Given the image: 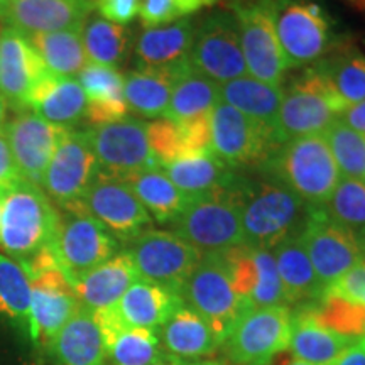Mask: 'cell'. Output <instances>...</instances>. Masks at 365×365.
<instances>
[{"label": "cell", "instance_id": "obj_1", "mask_svg": "<svg viewBox=\"0 0 365 365\" xmlns=\"http://www.w3.org/2000/svg\"><path fill=\"white\" fill-rule=\"evenodd\" d=\"M240 218L245 244L272 250L281 242L299 237L313 207L274 180H240Z\"/></svg>", "mask_w": 365, "mask_h": 365}, {"label": "cell", "instance_id": "obj_2", "mask_svg": "<svg viewBox=\"0 0 365 365\" xmlns=\"http://www.w3.org/2000/svg\"><path fill=\"white\" fill-rule=\"evenodd\" d=\"M261 170L309 207L325 205L340 181V170L323 134L281 144Z\"/></svg>", "mask_w": 365, "mask_h": 365}, {"label": "cell", "instance_id": "obj_3", "mask_svg": "<svg viewBox=\"0 0 365 365\" xmlns=\"http://www.w3.org/2000/svg\"><path fill=\"white\" fill-rule=\"evenodd\" d=\"M59 210L41 186L21 180L4 196L0 250L24 264L51 247Z\"/></svg>", "mask_w": 365, "mask_h": 365}, {"label": "cell", "instance_id": "obj_4", "mask_svg": "<svg viewBox=\"0 0 365 365\" xmlns=\"http://www.w3.org/2000/svg\"><path fill=\"white\" fill-rule=\"evenodd\" d=\"M240 180L232 188L190 198L181 215L171 223L173 232L202 255L223 254L245 244L240 218Z\"/></svg>", "mask_w": 365, "mask_h": 365}, {"label": "cell", "instance_id": "obj_5", "mask_svg": "<svg viewBox=\"0 0 365 365\" xmlns=\"http://www.w3.org/2000/svg\"><path fill=\"white\" fill-rule=\"evenodd\" d=\"M345 108H349L346 103L336 95L325 76L314 66H308L303 75L287 86L274 134L279 144L296 137L319 134L325 132Z\"/></svg>", "mask_w": 365, "mask_h": 365}, {"label": "cell", "instance_id": "obj_6", "mask_svg": "<svg viewBox=\"0 0 365 365\" xmlns=\"http://www.w3.org/2000/svg\"><path fill=\"white\" fill-rule=\"evenodd\" d=\"M49 250L73 286L91 269L113 257L120 250V244L80 203L59 210L58 227Z\"/></svg>", "mask_w": 365, "mask_h": 365}, {"label": "cell", "instance_id": "obj_7", "mask_svg": "<svg viewBox=\"0 0 365 365\" xmlns=\"http://www.w3.org/2000/svg\"><path fill=\"white\" fill-rule=\"evenodd\" d=\"M274 29L286 68H304L331 51L328 16L312 0H271Z\"/></svg>", "mask_w": 365, "mask_h": 365}, {"label": "cell", "instance_id": "obj_8", "mask_svg": "<svg viewBox=\"0 0 365 365\" xmlns=\"http://www.w3.org/2000/svg\"><path fill=\"white\" fill-rule=\"evenodd\" d=\"M31 279L29 336L36 344L49 340L80 308L75 287L58 267L51 250L46 249L22 264Z\"/></svg>", "mask_w": 365, "mask_h": 365}, {"label": "cell", "instance_id": "obj_9", "mask_svg": "<svg viewBox=\"0 0 365 365\" xmlns=\"http://www.w3.org/2000/svg\"><path fill=\"white\" fill-rule=\"evenodd\" d=\"M289 307L250 308L240 314L223 341V354L234 365H271L289 350Z\"/></svg>", "mask_w": 365, "mask_h": 365}, {"label": "cell", "instance_id": "obj_10", "mask_svg": "<svg viewBox=\"0 0 365 365\" xmlns=\"http://www.w3.org/2000/svg\"><path fill=\"white\" fill-rule=\"evenodd\" d=\"M182 303L202 317L225 341L232 327L245 312L235 294L222 254L202 255L181 291Z\"/></svg>", "mask_w": 365, "mask_h": 365}, {"label": "cell", "instance_id": "obj_11", "mask_svg": "<svg viewBox=\"0 0 365 365\" xmlns=\"http://www.w3.org/2000/svg\"><path fill=\"white\" fill-rule=\"evenodd\" d=\"M274 129L220 102L212 110V148L228 168H262L279 148Z\"/></svg>", "mask_w": 365, "mask_h": 365}, {"label": "cell", "instance_id": "obj_12", "mask_svg": "<svg viewBox=\"0 0 365 365\" xmlns=\"http://www.w3.org/2000/svg\"><path fill=\"white\" fill-rule=\"evenodd\" d=\"M139 279L180 293L202 254L173 230L149 228L129 244ZM181 296V294H180Z\"/></svg>", "mask_w": 365, "mask_h": 365}, {"label": "cell", "instance_id": "obj_13", "mask_svg": "<svg viewBox=\"0 0 365 365\" xmlns=\"http://www.w3.org/2000/svg\"><path fill=\"white\" fill-rule=\"evenodd\" d=\"M190 63L196 71L218 85L245 76L247 66L242 54L235 14L213 12L196 26Z\"/></svg>", "mask_w": 365, "mask_h": 365}, {"label": "cell", "instance_id": "obj_14", "mask_svg": "<svg viewBox=\"0 0 365 365\" xmlns=\"http://www.w3.org/2000/svg\"><path fill=\"white\" fill-rule=\"evenodd\" d=\"M81 208L97 220L118 244L129 245L153 228V217L120 178L98 171L81 198Z\"/></svg>", "mask_w": 365, "mask_h": 365}, {"label": "cell", "instance_id": "obj_15", "mask_svg": "<svg viewBox=\"0 0 365 365\" xmlns=\"http://www.w3.org/2000/svg\"><path fill=\"white\" fill-rule=\"evenodd\" d=\"M83 132L102 173L124 178L149 168H161L149 148L145 122L139 118L125 117L91 125Z\"/></svg>", "mask_w": 365, "mask_h": 365}, {"label": "cell", "instance_id": "obj_16", "mask_svg": "<svg viewBox=\"0 0 365 365\" xmlns=\"http://www.w3.org/2000/svg\"><path fill=\"white\" fill-rule=\"evenodd\" d=\"M234 9L247 71L255 80L281 86L286 63L274 29L271 0H249L235 4Z\"/></svg>", "mask_w": 365, "mask_h": 365}, {"label": "cell", "instance_id": "obj_17", "mask_svg": "<svg viewBox=\"0 0 365 365\" xmlns=\"http://www.w3.org/2000/svg\"><path fill=\"white\" fill-rule=\"evenodd\" d=\"M98 171L97 158L85 132L68 129L46 168L41 190L56 208L75 207L80 205Z\"/></svg>", "mask_w": 365, "mask_h": 365}, {"label": "cell", "instance_id": "obj_18", "mask_svg": "<svg viewBox=\"0 0 365 365\" xmlns=\"http://www.w3.org/2000/svg\"><path fill=\"white\" fill-rule=\"evenodd\" d=\"M299 239L325 289L362 262L357 235L327 218L318 207H313Z\"/></svg>", "mask_w": 365, "mask_h": 365}, {"label": "cell", "instance_id": "obj_19", "mask_svg": "<svg viewBox=\"0 0 365 365\" xmlns=\"http://www.w3.org/2000/svg\"><path fill=\"white\" fill-rule=\"evenodd\" d=\"M51 76L29 38L12 27L0 31V95L17 112L29 110L36 90Z\"/></svg>", "mask_w": 365, "mask_h": 365}, {"label": "cell", "instance_id": "obj_20", "mask_svg": "<svg viewBox=\"0 0 365 365\" xmlns=\"http://www.w3.org/2000/svg\"><path fill=\"white\" fill-rule=\"evenodd\" d=\"M68 129L53 125L34 112H19L6 122L4 134L22 180L41 186L43 176Z\"/></svg>", "mask_w": 365, "mask_h": 365}, {"label": "cell", "instance_id": "obj_21", "mask_svg": "<svg viewBox=\"0 0 365 365\" xmlns=\"http://www.w3.org/2000/svg\"><path fill=\"white\" fill-rule=\"evenodd\" d=\"M91 11L93 6L78 0H12L0 6V19L6 27L31 38L81 29Z\"/></svg>", "mask_w": 365, "mask_h": 365}, {"label": "cell", "instance_id": "obj_22", "mask_svg": "<svg viewBox=\"0 0 365 365\" xmlns=\"http://www.w3.org/2000/svg\"><path fill=\"white\" fill-rule=\"evenodd\" d=\"M103 336L105 355L110 365H154L170 359L163 350L158 330L124 327L110 309L95 312Z\"/></svg>", "mask_w": 365, "mask_h": 365}, {"label": "cell", "instance_id": "obj_23", "mask_svg": "<svg viewBox=\"0 0 365 365\" xmlns=\"http://www.w3.org/2000/svg\"><path fill=\"white\" fill-rule=\"evenodd\" d=\"M135 281H139V274L129 250L124 249L86 272L73 287L81 307L95 313L115 307Z\"/></svg>", "mask_w": 365, "mask_h": 365}, {"label": "cell", "instance_id": "obj_24", "mask_svg": "<svg viewBox=\"0 0 365 365\" xmlns=\"http://www.w3.org/2000/svg\"><path fill=\"white\" fill-rule=\"evenodd\" d=\"M158 336L164 352L182 362L210 357L223 345L213 328L185 303L159 327Z\"/></svg>", "mask_w": 365, "mask_h": 365}, {"label": "cell", "instance_id": "obj_25", "mask_svg": "<svg viewBox=\"0 0 365 365\" xmlns=\"http://www.w3.org/2000/svg\"><path fill=\"white\" fill-rule=\"evenodd\" d=\"M354 344L357 341L323 325L312 304H304L291 314L289 350L294 360L309 365H331Z\"/></svg>", "mask_w": 365, "mask_h": 365}, {"label": "cell", "instance_id": "obj_26", "mask_svg": "<svg viewBox=\"0 0 365 365\" xmlns=\"http://www.w3.org/2000/svg\"><path fill=\"white\" fill-rule=\"evenodd\" d=\"M58 365H105L103 336L95 313L80 308L46 345Z\"/></svg>", "mask_w": 365, "mask_h": 365}, {"label": "cell", "instance_id": "obj_27", "mask_svg": "<svg viewBox=\"0 0 365 365\" xmlns=\"http://www.w3.org/2000/svg\"><path fill=\"white\" fill-rule=\"evenodd\" d=\"M181 304L182 299L176 291L139 279L125 291L115 307L107 309L124 327L159 330Z\"/></svg>", "mask_w": 365, "mask_h": 365}, {"label": "cell", "instance_id": "obj_28", "mask_svg": "<svg viewBox=\"0 0 365 365\" xmlns=\"http://www.w3.org/2000/svg\"><path fill=\"white\" fill-rule=\"evenodd\" d=\"M78 83L85 91V118L90 125L108 124L129 115L124 75L115 68L88 63L78 75Z\"/></svg>", "mask_w": 365, "mask_h": 365}, {"label": "cell", "instance_id": "obj_29", "mask_svg": "<svg viewBox=\"0 0 365 365\" xmlns=\"http://www.w3.org/2000/svg\"><path fill=\"white\" fill-rule=\"evenodd\" d=\"M272 254L276 259L287 307L291 304L304 307V304L318 303L323 298L325 286L319 282L299 237L281 242L272 249Z\"/></svg>", "mask_w": 365, "mask_h": 365}, {"label": "cell", "instance_id": "obj_30", "mask_svg": "<svg viewBox=\"0 0 365 365\" xmlns=\"http://www.w3.org/2000/svg\"><path fill=\"white\" fill-rule=\"evenodd\" d=\"M195 31L196 24L188 17L145 29L135 41L137 68H170L188 59Z\"/></svg>", "mask_w": 365, "mask_h": 365}, {"label": "cell", "instance_id": "obj_31", "mask_svg": "<svg viewBox=\"0 0 365 365\" xmlns=\"http://www.w3.org/2000/svg\"><path fill=\"white\" fill-rule=\"evenodd\" d=\"M168 178L186 198L232 188L239 176L213 153L181 158L163 168Z\"/></svg>", "mask_w": 365, "mask_h": 365}, {"label": "cell", "instance_id": "obj_32", "mask_svg": "<svg viewBox=\"0 0 365 365\" xmlns=\"http://www.w3.org/2000/svg\"><path fill=\"white\" fill-rule=\"evenodd\" d=\"M188 59L170 68H137L125 73L124 95L129 110L140 117H164L171 100L176 73Z\"/></svg>", "mask_w": 365, "mask_h": 365}, {"label": "cell", "instance_id": "obj_33", "mask_svg": "<svg viewBox=\"0 0 365 365\" xmlns=\"http://www.w3.org/2000/svg\"><path fill=\"white\" fill-rule=\"evenodd\" d=\"M29 110L49 124L73 129L85 118V91L75 78H58L51 75L44 80L29 103Z\"/></svg>", "mask_w": 365, "mask_h": 365}, {"label": "cell", "instance_id": "obj_34", "mask_svg": "<svg viewBox=\"0 0 365 365\" xmlns=\"http://www.w3.org/2000/svg\"><path fill=\"white\" fill-rule=\"evenodd\" d=\"M137 196L149 215L161 223H173L185 210L188 198L176 188L163 168L132 173L120 178Z\"/></svg>", "mask_w": 365, "mask_h": 365}, {"label": "cell", "instance_id": "obj_35", "mask_svg": "<svg viewBox=\"0 0 365 365\" xmlns=\"http://www.w3.org/2000/svg\"><path fill=\"white\" fill-rule=\"evenodd\" d=\"M220 103V85L191 66L190 59L176 73L164 118L181 122L212 112Z\"/></svg>", "mask_w": 365, "mask_h": 365}, {"label": "cell", "instance_id": "obj_36", "mask_svg": "<svg viewBox=\"0 0 365 365\" xmlns=\"http://www.w3.org/2000/svg\"><path fill=\"white\" fill-rule=\"evenodd\" d=\"M284 91L252 76H240L220 85V100L254 120L274 129Z\"/></svg>", "mask_w": 365, "mask_h": 365}, {"label": "cell", "instance_id": "obj_37", "mask_svg": "<svg viewBox=\"0 0 365 365\" xmlns=\"http://www.w3.org/2000/svg\"><path fill=\"white\" fill-rule=\"evenodd\" d=\"M81 29L58 31L29 38L51 75L58 78H75L88 65Z\"/></svg>", "mask_w": 365, "mask_h": 365}, {"label": "cell", "instance_id": "obj_38", "mask_svg": "<svg viewBox=\"0 0 365 365\" xmlns=\"http://www.w3.org/2000/svg\"><path fill=\"white\" fill-rule=\"evenodd\" d=\"M81 39L88 63L115 70L125 61L132 48L130 31L125 26L113 24L102 17L86 19L81 29Z\"/></svg>", "mask_w": 365, "mask_h": 365}, {"label": "cell", "instance_id": "obj_39", "mask_svg": "<svg viewBox=\"0 0 365 365\" xmlns=\"http://www.w3.org/2000/svg\"><path fill=\"white\" fill-rule=\"evenodd\" d=\"M312 66L325 76L346 107L365 100V56L357 49H336Z\"/></svg>", "mask_w": 365, "mask_h": 365}, {"label": "cell", "instance_id": "obj_40", "mask_svg": "<svg viewBox=\"0 0 365 365\" xmlns=\"http://www.w3.org/2000/svg\"><path fill=\"white\" fill-rule=\"evenodd\" d=\"M0 317L11 319L29 331L31 279L16 259L0 252Z\"/></svg>", "mask_w": 365, "mask_h": 365}, {"label": "cell", "instance_id": "obj_41", "mask_svg": "<svg viewBox=\"0 0 365 365\" xmlns=\"http://www.w3.org/2000/svg\"><path fill=\"white\" fill-rule=\"evenodd\" d=\"M327 218L349 228L355 235L365 227V182L344 178L325 205L318 207Z\"/></svg>", "mask_w": 365, "mask_h": 365}, {"label": "cell", "instance_id": "obj_42", "mask_svg": "<svg viewBox=\"0 0 365 365\" xmlns=\"http://www.w3.org/2000/svg\"><path fill=\"white\" fill-rule=\"evenodd\" d=\"M312 307L319 322L339 335L355 341L365 336V304L325 293Z\"/></svg>", "mask_w": 365, "mask_h": 365}, {"label": "cell", "instance_id": "obj_43", "mask_svg": "<svg viewBox=\"0 0 365 365\" xmlns=\"http://www.w3.org/2000/svg\"><path fill=\"white\" fill-rule=\"evenodd\" d=\"M325 139L341 175L365 180V135L336 118L325 130Z\"/></svg>", "mask_w": 365, "mask_h": 365}, {"label": "cell", "instance_id": "obj_44", "mask_svg": "<svg viewBox=\"0 0 365 365\" xmlns=\"http://www.w3.org/2000/svg\"><path fill=\"white\" fill-rule=\"evenodd\" d=\"M254 255L255 262H257L259 279L257 286H255L254 293L249 299V309L267 307H287L272 250L254 247Z\"/></svg>", "mask_w": 365, "mask_h": 365}, {"label": "cell", "instance_id": "obj_45", "mask_svg": "<svg viewBox=\"0 0 365 365\" xmlns=\"http://www.w3.org/2000/svg\"><path fill=\"white\" fill-rule=\"evenodd\" d=\"M218 0H143L139 16L143 27L150 29L186 19L191 14L215 6Z\"/></svg>", "mask_w": 365, "mask_h": 365}, {"label": "cell", "instance_id": "obj_46", "mask_svg": "<svg viewBox=\"0 0 365 365\" xmlns=\"http://www.w3.org/2000/svg\"><path fill=\"white\" fill-rule=\"evenodd\" d=\"M148 143L161 168L178 161L182 158L181 132L176 122L170 118H154L153 122H145Z\"/></svg>", "mask_w": 365, "mask_h": 365}, {"label": "cell", "instance_id": "obj_47", "mask_svg": "<svg viewBox=\"0 0 365 365\" xmlns=\"http://www.w3.org/2000/svg\"><path fill=\"white\" fill-rule=\"evenodd\" d=\"M181 132L182 158L213 153L212 148V112L202 113L188 120L176 122Z\"/></svg>", "mask_w": 365, "mask_h": 365}, {"label": "cell", "instance_id": "obj_48", "mask_svg": "<svg viewBox=\"0 0 365 365\" xmlns=\"http://www.w3.org/2000/svg\"><path fill=\"white\" fill-rule=\"evenodd\" d=\"M325 293L341 296V298L365 304V264L350 269L325 289Z\"/></svg>", "mask_w": 365, "mask_h": 365}, {"label": "cell", "instance_id": "obj_49", "mask_svg": "<svg viewBox=\"0 0 365 365\" xmlns=\"http://www.w3.org/2000/svg\"><path fill=\"white\" fill-rule=\"evenodd\" d=\"M143 0H95V9L102 19L118 26H127L139 16Z\"/></svg>", "mask_w": 365, "mask_h": 365}, {"label": "cell", "instance_id": "obj_50", "mask_svg": "<svg viewBox=\"0 0 365 365\" xmlns=\"http://www.w3.org/2000/svg\"><path fill=\"white\" fill-rule=\"evenodd\" d=\"M22 180L14 161L7 137L4 134V127L0 129V191H9Z\"/></svg>", "mask_w": 365, "mask_h": 365}, {"label": "cell", "instance_id": "obj_51", "mask_svg": "<svg viewBox=\"0 0 365 365\" xmlns=\"http://www.w3.org/2000/svg\"><path fill=\"white\" fill-rule=\"evenodd\" d=\"M339 120L344 122L345 125H349L350 129L357 130L360 134L365 135V100L345 108V110L340 113Z\"/></svg>", "mask_w": 365, "mask_h": 365}, {"label": "cell", "instance_id": "obj_52", "mask_svg": "<svg viewBox=\"0 0 365 365\" xmlns=\"http://www.w3.org/2000/svg\"><path fill=\"white\" fill-rule=\"evenodd\" d=\"M331 365H365V350L359 344H354Z\"/></svg>", "mask_w": 365, "mask_h": 365}, {"label": "cell", "instance_id": "obj_53", "mask_svg": "<svg viewBox=\"0 0 365 365\" xmlns=\"http://www.w3.org/2000/svg\"><path fill=\"white\" fill-rule=\"evenodd\" d=\"M7 112H9V103L7 100L0 95V129L6 125V118H7Z\"/></svg>", "mask_w": 365, "mask_h": 365}, {"label": "cell", "instance_id": "obj_54", "mask_svg": "<svg viewBox=\"0 0 365 365\" xmlns=\"http://www.w3.org/2000/svg\"><path fill=\"white\" fill-rule=\"evenodd\" d=\"M357 242H359L360 250H362V255H365V227L357 234Z\"/></svg>", "mask_w": 365, "mask_h": 365}, {"label": "cell", "instance_id": "obj_55", "mask_svg": "<svg viewBox=\"0 0 365 365\" xmlns=\"http://www.w3.org/2000/svg\"><path fill=\"white\" fill-rule=\"evenodd\" d=\"M154 365H186V362H182V360H180V359L170 357V359L163 360V362H159V364H154Z\"/></svg>", "mask_w": 365, "mask_h": 365}, {"label": "cell", "instance_id": "obj_56", "mask_svg": "<svg viewBox=\"0 0 365 365\" xmlns=\"http://www.w3.org/2000/svg\"><path fill=\"white\" fill-rule=\"evenodd\" d=\"M186 365H222L220 362H215V360H200V362L186 364Z\"/></svg>", "mask_w": 365, "mask_h": 365}, {"label": "cell", "instance_id": "obj_57", "mask_svg": "<svg viewBox=\"0 0 365 365\" xmlns=\"http://www.w3.org/2000/svg\"><path fill=\"white\" fill-rule=\"evenodd\" d=\"M4 196H6V193H4V191H0V222H2V210H4Z\"/></svg>", "mask_w": 365, "mask_h": 365}, {"label": "cell", "instance_id": "obj_58", "mask_svg": "<svg viewBox=\"0 0 365 365\" xmlns=\"http://www.w3.org/2000/svg\"><path fill=\"white\" fill-rule=\"evenodd\" d=\"M289 365H309V364H304V362H301V360H294L293 359V362H291Z\"/></svg>", "mask_w": 365, "mask_h": 365}, {"label": "cell", "instance_id": "obj_59", "mask_svg": "<svg viewBox=\"0 0 365 365\" xmlns=\"http://www.w3.org/2000/svg\"><path fill=\"white\" fill-rule=\"evenodd\" d=\"M78 2H83V4H90V6H93V9H95V0H78Z\"/></svg>", "mask_w": 365, "mask_h": 365}, {"label": "cell", "instance_id": "obj_60", "mask_svg": "<svg viewBox=\"0 0 365 365\" xmlns=\"http://www.w3.org/2000/svg\"><path fill=\"white\" fill-rule=\"evenodd\" d=\"M357 344H359L360 346H362V349L365 350V336H362V339H360V340L357 341Z\"/></svg>", "mask_w": 365, "mask_h": 365}, {"label": "cell", "instance_id": "obj_61", "mask_svg": "<svg viewBox=\"0 0 365 365\" xmlns=\"http://www.w3.org/2000/svg\"><path fill=\"white\" fill-rule=\"evenodd\" d=\"M7 2H12V0H0V6H2V4H7Z\"/></svg>", "mask_w": 365, "mask_h": 365}, {"label": "cell", "instance_id": "obj_62", "mask_svg": "<svg viewBox=\"0 0 365 365\" xmlns=\"http://www.w3.org/2000/svg\"><path fill=\"white\" fill-rule=\"evenodd\" d=\"M362 262L365 264V255H362Z\"/></svg>", "mask_w": 365, "mask_h": 365}]
</instances>
